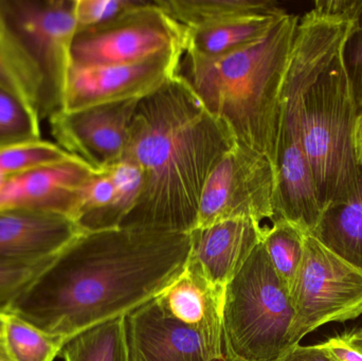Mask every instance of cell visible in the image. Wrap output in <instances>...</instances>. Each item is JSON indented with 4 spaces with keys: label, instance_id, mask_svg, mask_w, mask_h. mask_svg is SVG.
<instances>
[{
    "label": "cell",
    "instance_id": "13",
    "mask_svg": "<svg viewBox=\"0 0 362 361\" xmlns=\"http://www.w3.org/2000/svg\"><path fill=\"white\" fill-rule=\"evenodd\" d=\"M226 288L211 283L197 265L187 261L180 277L155 298L170 317L199 336L208 361L230 360L223 335Z\"/></svg>",
    "mask_w": 362,
    "mask_h": 361
},
{
    "label": "cell",
    "instance_id": "27",
    "mask_svg": "<svg viewBox=\"0 0 362 361\" xmlns=\"http://www.w3.org/2000/svg\"><path fill=\"white\" fill-rule=\"evenodd\" d=\"M0 84L23 97L38 112L40 85L31 68L0 46Z\"/></svg>",
    "mask_w": 362,
    "mask_h": 361
},
{
    "label": "cell",
    "instance_id": "26",
    "mask_svg": "<svg viewBox=\"0 0 362 361\" xmlns=\"http://www.w3.org/2000/svg\"><path fill=\"white\" fill-rule=\"evenodd\" d=\"M53 259L36 262L0 263V312L8 313L13 303Z\"/></svg>",
    "mask_w": 362,
    "mask_h": 361
},
{
    "label": "cell",
    "instance_id": "20",
    "mask_svg": "<svg viewBox=\"0 0 362 361\" xmlns=\"http://www.w3.org/2000/svg\"><path fill=\"white\" fill-rule=\"evenodd\" d=\"M59 356L64 361H129L124 317L78 333L66 341Z\"/></svg>",
    "mask_w": 362,
    "mask_h": 361
},
{
    "label": "cell",
    "instance_id": "15",
    "mask_svg": "<svg viewBox=\"0 0 362 361\" xmlns=\"http://www.w3.org/2000/svg\"><path fill=\"white\" fill-rule=\"evenodd\" d=\"M264 228L255 220L238 218L194 229L189 261L211 283L226 288L261 243Z\"/></svg>",
    "mask_w": 362,
    "mask_h": 361
},
{
    "label": "cell",
    "instance_id": "10",
    "mask_svg": "<svg viewBox=\"0 0 362 361\" xmlns=\"http://www.w3.org/2000/svg\"><path fill=\"white\" fill-rule=\"evenodd\" d=\"M183 49L120 65L74 67L68 76L63 110L141 100L177 76Z\"/></svg>",
    "mask_w": 362,
    "mask_h": 361
},
{
    "label": "cell",
    "instance_id": "25",
    "mask_svg": "<svg viewBox=\"0 0 362 361\" xmlns=\"http://www.w3.org/2000/svg\"><path fill=\"white\" fill-rule=\"evenodd\" d=\"M72 155L48 140L0 146V177H8L40 165L59 162Z\"/></svg>",
    "mask_w": 362,
    "mask_h": 361
},
{
    "label": "cell",
    "instance_id": "23",
    "mask_svg": "<svg viewBox=\"0 0 362 361\" xmlns=\"http://www.w3.org/2000/svg\"><path fill=\"white\" fill-rule=\"evenodd\" d=\"M2 343L13 361H54L66 341L47 334L13 314H8Z\"/></svg>",
    "mask_w": 362,
    "mask_h": 361
},
{
    "label": "cell",
    "instance_id": "36",
    "mask_svg": "<svg viewBox=\"0 0 362 361\" xmlns=\"http://www.w3.org/2000/svg\"><path fill=\"white\" fill-rule=\"evenodd\" d=\"M361 108H362V95L361 97V101H359V103H358V110H361Z\"/></svg>",
    "mask_w": 362,
    "mask_h": 361
},
{
    "label": "cell",
    "instance_id": "34",
    "mask_svg": "<svg viewBox=\"0 0 362 361\" xmlns=\"http://www.w3.org/2000/svg\"><path fill=\"white\" fill-rule=\"evenodd\" d=\"M0 361H13L11 360L10 356H8L6 348H4V343H2V338H0Z\"/></svg>",
    "mask_w": 362,
    "mask_h": 361
},
{
    "label": "cell",
    "instance_id": "9",
    "mask_svg": "<svg viewBox=\"0 0 362 361\" xmlns=\"http://www.w3.org/2000/svg\"><path fill=\"white\" fill-rule=\"evenodd\" d=\"M176 49L185 50L182 28L156 1H144L110 23L78 30L72 66L135 63Z\"/></svg>",
    "mask_w": 362,
    "mask_h": 361
},
{
    "label": "cell",
    "instance_id": "30",
    "mask_svg": "<svg viewBox=\"0 0 362 361\" xmlns=\"http://www.w3.org/2000/svg\"><path fill=\"white\" fill-rule=\"evenodd\" d=\"M276 361H337L319 343L316 345H296L289 348Z\"/></svg>",
    "mask_w": 362,
    "mask_h": 361
},
{
    "label": "cell",
    "instance_id": "17",
    "mask_svg": "<svg viewBox=\"0 0 362 361\" xmlns=\"http://www.w3.org/2000/svg\"><path fill=\"white\" fill-rule=\"evenodd\" d=\"M286 14V11H283L234 19L198 29H182L185 52L208 59L230 54L263 40Z\"/></svg>",
    "mask_w": 362,
    "mask_h": 361
},
{
    "label": "cell",
    "instance_id": "3",
    "mask_svg": "<svg viewBox=\"0 0 362 361\" xmlns=\"http://www.w3.org/2000/svg\"><path fill=\"white\" fill-rule=\"evenodd\" d=\"M299 20L287 13L263 40L223 57L183 52L178 67L234 142L267 157L276 173L281 93Z\"/></svg>",
    "mask_w": 362,
    "mask_h": 361
},
{
    "label": "cell",
    "instance_id": "14",
    "mask_svg": "<svg viewBox=\"0 0 362 361\" xmlns=\"http://www.w3.org/2000/svg\"><path fill=\"white\" fill-rule=\"evenodd\" d=\"M82 232L74 220L61 214L0 211V263L53 259Z\"/></svg>",
    "mask_w": 362,
    "mask_h": 361
},
{
    "label": "cell",
    "instance_id": "7",
    "mask_svg": "<svg viewBox=\"0 0 362 361\" xmlns=\"http://www.w3.org/2000/svg\"><path fill=\"white\" fill-rule=\"evenodd\" d=\"M289 295L293 309L291 348L325 324L362 315V271L306 233L301 266Z\"/></svg>",
    "mask_w": 362,
    "mask_h": 361
},
{
    "label": "cell",
    "instance_id": "8",
    "mask_svg": "<svg viewBox=\"0 0 362 361\" xmlns=\"http://www.w3.org/2000/svg\"><path fill=\"white\" fill-rule=\"evenodd\" d=\"M278 184L272 161L234 143L215 165L202 189L196 228L246 218L262 225L276 220Z\"/></svg>",
    "mask_w": 362,
    "mask_h": 361
},
{
    "label": "cell",
    "instance_id": "19",
    "mask_svg": "<svg viewBox=\"0 0 362 361\" xmlns=\"http://www.w3.org/2000/svg\"><path fill=\"white\" fill-rule=\"evenodd\" d=\"M183 30L285 11L272 0H156Z\"/></svg>",
    "mask_w": 362,
    "mask_h": 361
},
{
    "label": "cell",
    "instance_id": "11",
    "mask_svg": "<svg viewBox=\"0 0 362 361\" xmlns=\"http://www.w3.org/2000/svg\"><path fill=\"white\" fill-rule=\"evenodd\" d=\"M139 101L102 104L53 114L48 121L55 143L97 171L112 167L124 157Z\"/></svg>",
    "mask_w": 362,
    "mask_h": 361
},
{
    "label": "cell",
    "instance_id": "35",
    "mask_svg": "<svg viewBox=\"0 0 362 361\" xmlns=\"http://www.w3.org/2000/svg\"><path fill=\"white\" fill-rule=\"evenodd\" d=\"M8 313H4L0 312V338H2V334H4V324H6V316Z\"/></svg>",
    "mask_w": 362,
    "mask_h": 361
},
{
    "label": "cell",
    "instance_id": "6",
    "mask_svg": "<svg viewBox=\"0 0 362 361\" xmlns=\"http://www.w3.org/2000/svg\"><path fill=\"white\" fill-rule=\"evenodd\" d=\"M74 1L0 0V12L37 76L42 120L63 110L78 31Z\"/></svg>",
    "mask_w": 362,
    "mask_h": 361
},
{
    "label": "cell",
    "instance_id": "1",
    "mask_svg": "<svg viewBox=\"0 0 362 361\" xmlns=\"http://www.w3.org/2000/svg\"><path fill=\"white\" fill-rule=\"evenodd\" d=\"M189 235L115 228L82 232L8 313L67 341L154 300L183 273Z\"/></svg>",
    "mask_w": 362,
    "mask_h": 361
},
{
    "label": "cell",
    "instance_id": "5",
    "mask_svg": "<svg viewBox=\"0 0 362 361\" xmlns=\"http://www.w3.org/2000/svg\"><path fill=\"white\" fill-rule=\"evenodd\" d=\"M291 295L274 271L263 243L226 286L223 335L236 361H276L289 349Z\"/></svg>",
    "mask_w": 362,
    "mask_h": 361
},
{
    "label": "cell",
    "instance_id": "37",
    "mask_svg": "<svg viewBox=\"0 0 362 361\" xmlns=\"http://www.w3.org/2000/svg\"><path fill=\"white\" fill-rule=\"evenodd\" d=\"M232 361H236V360H232Z\"/></svg>",
    "mask_w": 362,
    "mask_h": 361
},
{
    "label": "cell",
    "instance_id": "29",
    "mask_svg": "<svg viewBox=\"0 0 362 361\" xmlns=\"http://www.w3.org/2000/svg\"><path fill=\"white\" fill-rule=\"evenodd\" d=\"M355 21L356 25L344 45L342 55L358 104L362 95V0L356 2Z\"/></svg>",
    "mask_w": 362,
    "mask_h": 361
},
{
    "label": "cell",
    "instance_id": "24",
    "mask_svg": "<svg viewBox=\"0 0 362 361\" xmlns=\"http://www.w3.org/2000/svg\"><path fill=\"white\" fill-rule=\"evenodd\" d=\"M40 120L33 106L0 84V146L42 139Z\"/></svg>",
    "mask_w": 362,
    "mask_h": 361
},
{
    "label": "cell",
    "instance_id": "21",
    "mask_svg": "<svg viewBox=\"0 0 362 361\" xmlns=\"http://www.w3.org/2000/svg\"><path fill=\"white\" fill-rule=\"evenodd\" d=\"M106 170L110 172L116 189L114 199L105 211L83 227V232L119 228L135 208L141 194L144 177L141 169L135 162L123 158Z\"/></svg>",
    "mask_w": 362,
    "mask_h": 361
},
{
    "label": "cell",
    "instance_id": "4",
    "mask_svg": "<svg viewBox=\"0 0 362 361\" xmlns=\"http://www.w3.org/2000/svg\"><path fill=\"white\" fill-rule=\"evenodd\" d=\"M342 52L306 91L300 119L323 210L348 199L362 175L353 138L358 104Z\"/></svg>",
    "mask_w": 362,
    "mask_h": 361
},
{
    "label": "cell",
    "instance_id": "2",
    "mask_svg": "<svg viewBox=\"0 0 362 361\" xmlns=\"http://www.w3.org/2000/svg\"><path fill=\"white\" fill-rule=\"evenodd\" d=\"M234 143L178 76L140 100L123 158L141 169L144 184L119 228L189 235L206 178Z\"/></svg>",
    "mask_w": 362,
    "mask_h": 361
},
{
    "label": "cell",
    "instance_id": "22",
    "mask_svg": "<svg viewBox=\"0 0 362 361\" xmlns=\"http://www.w3.org/2000/svg\"><path fill=\"white\" fill-rule=\"evenodd\" d=\"M304 237L305 233L283 220L264 228L262 243L279 279L289 292L303 259Z\"/></svg>",
    "mask_w": 362,
    "mask_h": 361
},
{
    "label": "cell",
    "instance_id": "18",
    "mask_svg": "<svg viewBox=\"0 0 362 361\" xmlns=\"http://www.w3.org/2000/svg\"><path fill=\"white\" fill-rule=\"evenodd\" d=\"M312 235L362 271V175L348 199L325 210Z\"/></svg>",
    "mask_w": 362,
    "mask_h": 361
},
{
    "label": "cell",
    "instance_id": "32",
    "mask_svg": "<svg viewBox=\"0 0 362 361\" xmlns=\"http://www.w3.org/2000/svg\"><path fill=\"white\" fill-rule=\"evenodd\" d=\"M354 148L357 161L362 169V108L358 110L354 127Z\"/></svg>",
    "mask_w": 362,
    "mask_h": 361
},
{
    "label": "cell",
    "instance_id": "28",
    "mask_svg": "<svg viewBox=\"0 0 362 361\" xmlns=\"http://www.w3.org/2000/svg\"><path fill=\"white\" fill-rule=\"evenodd\" d=\"M142 2L141 0H76L74 16L78 30L110 23Z\"/></svg>",
    "mask_w": 362,
    "mask_h": 361
},
{
    "label": "cell",
    "instance_id": "12",
    "mask_svg": "<svg viewBox=\"0 0 362 361\" xmlns=\"http://www.w3.org/2000/svg\"><path fill=\"white\" fill-rule=\"evenodd\" d=\"M95 172L72 156L8 176L0 186V211L51 212L74 220L83 187Z\"/></svg>",
    "mask_w": 362,
    "mask_h": 361
},
{
    "label": "cell",
    "instance_id": "16",
    "mask_svg": "<svg viewBox=\"0 0 362 361\" xmlns=\"http://www.w3.org/2000/svg\"><path fill=\"white\" fill-rule=\"evenodd\" d=\"M124 324L129 361H208L199 336L155 299L125 315Z\"/></svg>",
    "mask_w": 362,
    "mask_h": 361
},
{
    "label": "cell",
    "instance_id": "33",
    "mask_svg": "<svg viewBox=\"0 0 362 361\" xmlns=\"http://www.w3.org/2000/svg\"><path fill=\"white\" fill-rule=\"evenodd\" d=\"M344 336L348 339L350 343L362 348V328L358 330L351 331V332L344 333Z\"/></svg>",
    "mask_w": 362,
    "mask_h": 361
},
{
    "label": "cell",
    "instance_id": "31",
    "mask_svg": "<svg viewBox=\"0 0 362 361\" xmlns=\"http://www.w3.org/2000/svg\"><path fill=\"white\" fill-rule=\"evenodd\" d=\"M337 361H362V348L350 343L344 335L320 343Z\"/></svg>",
    "mask_w": 362,
    "mask_h": 361
}]
</instances>
